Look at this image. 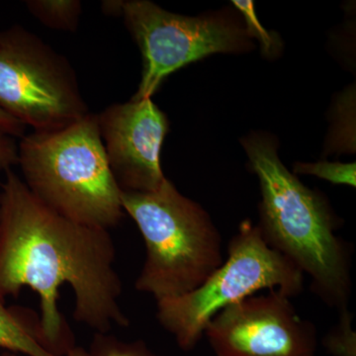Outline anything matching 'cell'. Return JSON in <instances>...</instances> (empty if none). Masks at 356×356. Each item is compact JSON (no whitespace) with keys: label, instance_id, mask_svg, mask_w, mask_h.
Here are the masks:
<instances>
[{"label":"cell","instance_id":"5bb4252c","mask_svg":"<svg viewBox=\"0 0 356 356\" xmlns=\"http://www.w3.org/2000/svg\"><path fill=\"white\" fill-rule=\"evenodd\" d=\"M294 172L300 175H315L334 184L348 185L351 187H355L356 184L355 163H297L294 166Z\"/></svg>","mask_w":356,"mask_h":356},{"label":"cell","instance_id":"e0dca14e","mask_svg":"<svg viewBox=\"0 0 356 356\" xmlns=\"http://www.w3.org/2000/svg\"><path fill=\"white\" fill-rule=\"evenodd\" d=\"M26 126L0 109V131L20 139L25 135Z\"/></svg>","mask_w":356,"mask_h":356},{"label":"cell","instance_id":"30bf717a","mask_svg":"<svg viewBox=\"0 0 356 356\" xmlns=\"http://www.w3.org/2000/svg\"><path fill=\"white\" fill-rule=\"evenodd\" d=\"M0 299V348L15 355L27 356H58L51 353L42 341L39 321L19 308H8ZM67 356H88V350L77 346Z\"/></svg>","mask_w":356,"mask_h":356},{"label":"cell","instance_id":"6da1fadb","mask_svg":"<svg viewBox=\"0 0 356 356\" xmlns=\"http://www.w3.org/2000/svg\"><path fill=\"white\" fill-rule=\"evenodd\" d=\"M116 248L108 229L67 219L33 195L11 170L0 189V299L17 296L24 287L38 294L40 334L58 356L74 344L58 309L60 289L74 293V317L95 332L129 327L119 299L122 281L115 269Z\"/></svg>","mask_w":356,"mask_h":356},{"label":"cell","instance_id":"ba28073f","mask_svg":"<svg viewBox=\"0 0 356 356\" xmlns=\"http://www.w3.org/2000/svg\"><path fill=\"white\" fill-rule=\"evenodd\" d=\"M216 356H315V325L278 291L248 297L212 318L205 334Z\"/></svg>","mask_w":356,"mask_h":356},{"label":"cell","instance_id":"7c38bea8","mask_svg":"<svg viewBox=\"0 0 356 356\" xmlns=\"http://www.w3.org/2000/svg\"><path fill=\"white\" fill-rule=\"evenodd\" d=\"M88 353V356H161L145 341H122L108 332H95Z\"/></svg>","mask_w":356,"mask_h":356},{"label":"cell","instance_id":"9c48e42d","mask_svg":"<svg viewBox=\"0 0 356 356\" xmlns=\"http://www.w3.org/2000/svg\"><path fill=\"white\" fill-rule=\"evenodd\" d=\"M96 115L105 154L121 191L152 192L165 184L161 152L170 123L152 98L115 103Z\"/></svg>","mask_w":356,"mask_h":356},{"label":"cell","instance_id":"2e32d148","mask_svg":"<svg viewBox=\"0 0 356 356\" xmlns=\"http://www.w3.org/2000/svg\"><path fill=\"white\" fill-rule=\"evenodd\" d=\"M18 165V143L16 138L0 131V172H6Z\"/></svg>","mask_w":356,"mask_h":356},{"label":"cell","instance_id":"5b68a950","mask_svg":"<svg viewBox=\"0 0 356 356\" xmlns=\"http://www.w3.org/2000/svg\"><path fill=\"white\" fill-rule=\"evenodd\" d=\"M304 280L292 262L267 245L259 226L245 220L229 241L222 266L193 291L156 301V318L178 348L192 350L220 312L262 290L297 296Z\"/></svg>","mask_w":356,"mask_h":356},{"label":"cell","instance_id":"52a82bcc","mask_svg":"<svg viewBox=\"0 0 356 356\" xmlns=\"http://www.w3.org/2000/svg\"><path fill=\"white\" fill-rule=\"evenodd\" d=\"M102 8L123 17L142 54V79L134 100L152 98L166 77L185 65L242 50L248 36L228 21L179 15L147 0L105 1Z\"/></svg>","mask_w":356,"mask_h":356},{"label":"cell","instance_id":"ac0fdd59","mask_svg":"<svg viewBox=\"0 0 356 356\" xmlns=\"http://www.w3.org/2000/svg\"><path fill=\"white\" fill-rule=\"evenodd\" d=\"M0 356H18V355H15V353H8V351H6V353H2V355H0Z\"/></svg>","mask_w":356,"mask_h":356},{"label":"cell","instance_id":"7a4b0ae2","mask_svg":"<svg viewBox=\"0 0 356 356\" xmlns=\"http://www.w3.org/2000/svg\"><path fill=\"white\" fill-rule=\"evenodd\" d=\"M261 184V222L267 245L311 280L312 292L330 307L348 309L353 291L351 250L337 236L329 204L285 168L273 140L261 135L243 140Z\"/></svg>","mask_w":356,"mask_h":356},{"label":"cell","instance_id":"8fae6325","mask_svg":"<svg viewBox=\"0 0 356 356\" xmlns=\"http://www.w3.org/2000/svg\"><path fill=\"white\" fill-rule=\"evenodd\" d=\"M25 6L39 22L58 31H76L83 14L79 0H28Z\"/></svg>","mask_w":356,"mask_h":356},{"label":"cell","instance_id":"3957f363","mask_svg":"<svg viewBox=\"0 0 356 356\" xmlns=\"http://www.w3.org/2000/svg\"><path fill=\"white\" fill-rule=\"evenodd\" d=\"M18 165L33 195L72 221L109 231L125 217L96 114L23 136Z\"/></svg>","mask_w":356,"mask_h":356},{"label":"cell","instance_id":"277c9868","mask_svg":"<svg viewBox=\"0 0 356 356\" xmlns=\"http://www.w3.org/2000/svg\"><path fill=\"white\" fill-rule=\"evenodd\" d=\"M137 225L146 259L135 283L156 301L181 296L203 284L225 261L220 232L207 212L166 179L152 192L122 191Z\"/></svg>","mask_w":356,"mask_h":356},{"label":"cell","instance_id":"4fadbf2b","mask_svg":"<svg viewBox=\"0 0 356 356\" xmlns=\"http://www.w3.org/2000/svg\"><path fill=\"white\" fill-rule=\"evenodd\" d=\"M323 344L332 356H356L353 316L348 309L339 312V321L325 334Z\"/></svg>","mask_w":356,"mask_h":356},{"label":"cell","instance_id":"9a60e30c","mask_svg":"<svg viewBox=\"0 0 356 356\" xmlns=\"http://www.w3.org/2000/svg\"><path fill=\"white\" fill-rule=\"evenodd\" d=\"M234 6L238 9L245 18L247 24V34L250 37H254L261 43L262 51L267 56H273L280 51L281 43L277 35L267 31L266 28L259 22L255 13L254 2L252 1H234Z\"/></svg>","mask_w":356,"mask_h":356},{"label":"cell","instance_id":"8992f818","mask_svg":"<svg viewBox=\"0 0 356 356\" xmlns=\"http://www.w3.org/2000/svg\"><path fill=\"white\" fill-rule=\"evenodd\" d=\"M0 109L34 131L63 128L89 113L67 58L20 25L0 31Z\"/></svg>","mask_w":356,"mask_h":356}]
</instances>
